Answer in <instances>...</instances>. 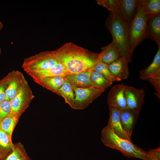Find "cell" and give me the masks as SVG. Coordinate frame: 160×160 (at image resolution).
<instances>
[{"mask_svg":"<svg viewBox=\"0 0 160 160\" xmlns=\"http://www.w3.org/2000/svg\"><path fill=\"white\" fill-rule=\"evenodd\" d=\"M19 116L10 113L0 122V129L4 131L11 138L13 131L17 122Z\"/></svg>","mask_w":160,"mask_h":160,"instance_id":"cell-24","label":"cell"},{"mask_svg":"<svg viewBox=\"0 0 160 160\" xmlns=\"http://www.w3.org/2000/svg\"><path fill=\"white\" fill-rule=\"evenodd\" d=\"M152 15L142 12L139 0L135 14L129 26L130 52L132 57L136 47L147 38V23Z\"/></svg>","mask_w":160,"mask_h":160,"instance_id":"cell-4","label":"cell"},{"mask_svg":"<svg viewBox=\"0 0 160 160\" xmlns=\"http://www.w3.org/2000/svg\"><path fill=\"white\" fill-rule=\"evenodd\" d=\"M90 80L92 87L104 91L113 83L101 74L94 71L91 73Z\"/></svg>","mask_w":160,"mask_h":160,"instance_id":"cell-23","label":"cell"},{"mask_svg":"<svg viewBox=\"0 0 160 160\" xmlns=\"http://www.w3.org/2000/svg\"><path fill=\"white\" fill-rule=\"evenodd\" d=\"M1 48L0 47V54H1Z\"/></svg>","mask_w":160,"mask_h":160,"instance_id":"cell-34","label":"cell"},{"mask_svg":"<svg viewBox=\"0 0 160 160\" xmlns=\"http://www.w3.org/2000/svg\"><path fill=\"white\" fill-rule=\"evenodd\" d=\"M6 100H10L18 93L26 80L21 72L13 70L5 76Z\"/></svg>","mask_w":160,"mask_h":160,"instance_id":"cell-8","label":"cell"},{"mask_svg":"<svg viewBox=\"0 0 160 160\" xmlns=\"http://www.w3.org/2000/svg\"><path fill=\"white\" fill-rule=\"evenodd\" d=\"M129 63L124 57H120L112 63L108 65L112 74L121 80L127 79L129 73L128 64Z\"/></svg>","mask_w":160,"mask_h":160,"instance_id":"cell-16","label":"cell"},{"mask_svg":"<svg viewBox=\"0 0 160 160\" xmlns=\"http://www.w3.org/2000/svg\"><path fill=\"white\" fill-rule=\"evenodd\" d=\"M34 97L28 82L25 81L17 95L10 100L11 113L19 116Z\"/></svg>","mask_w":160,"mask_h":160,"instance_id":"cell-7","label":"cell"},{"mask_svg":"<svg viewBox=\"0 0 160 160\" xmlns=\"http://www.w3.org/2000/svg\"><path fill=\"white\" fill-rule=\"evenodd\" d=\"M59 95L62 97L65 102L72 108L75 98V94L71 84L66 80L58 90Z\"/></svg>","mask_w":160,"mask_h":160,"instance_id":"cell-22","label":"cell"},{"mask_svg":"<svg viewBox=\"0 0 160 160\" xmlns=\"http://www.w3.org/2000/svg\"><path fill=\"white\" fill-rule=\"evenodd\" d=\"M52 52L60 63L71 73L94 69L100 61V53L92 52L71 42L66 43Z\"/></svg>","mask_w":160,"mask_h":160,"instance_id":"cell-1","label":"cell"},{"mask_svg":"<svg viewBox=\"0 0 160 160\" xmlns=\"http://www.w3.org/2000/svg\"><path fill=\"white\" fill-rule=\"evenodd\" d=\"M108 107L110 117L108 125L118 136L131 141V138L122 128L121 121L120 109L116 107Z\"/></svg>","mask_w":160,"mask_h":160,"instance_id":"cell-12","label":"cell"},{"mask_svg":"<svg viewBox=\"0 0 160 160\" xmlns=\"http://www.w3.org/2000/svg\"><path fill=\"white\" fill-rule=\"evenodd\" d=\"M93 71L100 73L106 78L113 82L121 81L115 76L110 70L108 65L100 61L94 67Z\"/></svg>","mask_w":160,"mask_h":160,"instance_id":"cell-26","label":"cell"},{"mask_svg":"<svg viewBox=\"0 0 160 160\" xmlns=\"http://www.w3.org/2000/svg\"><path fill=\"white\" fill-rule=\"evenodd\" d=\"M140 113L128 108L120 109L122 128L130 138Z\"/></svg>","mask_w":160,"mask_h":160,"instance_id":"cell-15","label":"cell"},{"mask_svg":"<svg viewBox=\"0 0 160 160\" xmlns=\"http://www.w3.org/2000/svg\"><path fill=\"white\" fill-rule=\"evenodd\" d=\"M5 76L0 80V103L6 100L5 93Z\"/></svg>","mask_w":160,"mask_h":160,"instance_id":"cell-32","label":"cell"},{"mask_svg":"<svg viewBox=\"0 0 160 160\" xmlns=\"http://www.w3.org/2000/svg\"><path fill=\"white\" fill-rule=\"evenodd\" d=\"M139 0H118L117 15L129 26L135 14Z\"/></svg>","mask_w":160,"mask_h":160,"instance_id":"cell-11","label":"cell"},{"mask_svg":"<svg viewBox=\"0 0 160 160\" xmlns=\"http://www.w3.org/2000/svg\"><path fill=\"white\" fill-rule=\"evenodd\" d=\"M15 147L11 138L4 131L0 129V160H4Z\"/></svg>","mask_w":160,"mask_h":160,"instance_id":"cell-21","label":"cell"},{"mask_svg":"<svg viewBox=\"0 0 160 160\" xmlns=\"http://www.w3.org/2000/svg\"><path fill=\"white\" fill-rule=\"evenodd\" d=\"M100 61L109 65L120 57L116 44L114 40L102 48L100 53Z\"/></svg>","mask_w":160,"mask_h":160,"instance_id":"cell-20","label":"cell"},{"mask_svg":"<svg viewBox=\"0 0 160 160\" xmlns=\"http://www.w3.org/2000/svg\"><path fill=\"white\" fill-rule=\"evenodd\" d=\"M4 160H30V159L24 150L18 147H15Z\"/></svg>","mask_w":160,"mask_h":160,"instance_id":"cell-27","label":"cell"},{"mask_svg":"<svg viewBox=\"0 0 160 160\" xmlns=\"http://www.w3.org/2000/svg\"><path fill=\"white\" fill-rule=\"evenodd\" d=\"M148 81L153 86L156 96L160 99V75L151 78Z\"/></svg>","mask_w":160,"mask_h":160,"instance_id":"cell-30","label":"cell"},{"mask_svg":"<svg viewBox=\"0 0 160 160\" xmlns=\"http://www.w3.org/2000/svg\"><path fill=\"white\" fill-rule=\"evenodd\" d=\"M11 112L10 101L5 100L0 103V122Z\"/></svg>","mask_w":160,"mask_h":160,"instance_id":"cell-29","label":"cell"},{"mask_svg":"<svg viewBox=\"0 0 160 160\" xmlns=\"http://www.w3.org/2000/svg\"><path fill=\"white\" fill-rule=\"evenodd\" d=\"M65 80V77L58 76L44 77L34 81L41 86L59 95L58 89Z\"/></svg>","mask_w":160,"mask_h":160,"instance_id":"cell-19","label":"cell"},{"mask_svg":"<svg viewBox=\"0 0 160 160\" xmlns=\"http://www.w3.org/2000/svg\"><path fill=\"white\" fill-rule=\"evenodd\" d=\"M101 134V140L106 146L119 151L128 157L150 160L147 151L133 143L131 141L118 136L108 125L103 129Z\"/></svg>","mask_w":160,"mask_h":160,"instance_id":"cell-2","label":"cell"},{"mask_svg":"<svg viewBox=\"0 0 160 160\" xmlns=\"http://www.w3.org/2000/svg\"><path fill=\"white\" fill-rule=\"evenodd\" d=\"M93 69L77 73L70 74L65 76V79L71 86L84 88L92 86L90 76Z\"/></svg>","mask_w":160,"mask_h":160,"instance_id":"cell-14","label":"cell"},{"mask_svg":"<svg viewBox=\"0 0 160 160\" xmlns=\"http://www.w3.org/2000/svg\"><path fill=\"white\" fill-rule=\"evenodd\" d=\"M140 78L147 80L155 76L160 75V46L151 63L145 68L140 71Z\"/></svg>","mask_w":160,"mask_h":160,"instance_id":"cell-18","label":"cell"},{"mask_svg":"<svg viewBox=\"0 0 160 160\" xmlns=\"http://www.w3.org/2000/svg\"><path fill=\"white\" fill-rule=\"evenodd\" d=\"M106 25L116 44L120 57H125L131 63L132 57L130 52L129 25L117 15L110 12Z\"/></svg>","mask_w":160,"mask_h":160,"instance_id":"cell-3","label":"cell"},{"mask_svg":"<svg viewBox=\"0 0 160 160\" xmlns=\"http://www.w3.org/2000/svg\"><path fill=\"white\" fill-rule=\"evenodd\" d=\"M72 87L75 97L72 108L74 109L82 110L85 108L105 91L92 86L84 88L73 87Z\"/></svg>","mask_w":160,"mask_h":160,"instance_id":"cell-6","label":"cell"},{"mask_svg":"<svg viewBox=\"0 0 160 160\" xmlns=\"http://www.w3.org/2000/svg\"><path fill=\"white\" fill-rule=\"evenodd\" d=\"M125 96L127 108L140 112L144 101V89L126 85Z\"/></svg>","mask_w":160,"mask_h":160,"instance_id":"cell-9","label":"cell"},{"mask_svg":"<svg viewBox=\"0 0 160 160\" xmlns=\"http://www.w3.org/2000/svg\"><path fill=\"white\" fill-rule=\"evenodd\" d=\"M147 38L155 41L160 46V13L152 15L147 23Z\"/></svg>","mask_w":160,"mask_h":160,"instance_id":"cell-17","label":"cell"},{"mask_svg":"<svg viewBox=\"0 0 160 160\" xmlns=\"http://www.w3.org/2000/svg\"><path fill=\"white\" fill-rule=\"evenodd\" d=\"M33 80L49 77L62 76L65 77L67 75L72 74L68 71L61 63H58L49 68L42 70L27 73Z\"/></svg>","mask_w":160,"mask_h":160,"instance_id":"cell-13","label":"cell"},{"mask_svg":"<svg viewBox=\"0 0 160 160\" xmlns=\"http://www.w3.org/2000/svg\"><path fill=\"white\" fill-rule=\"evenodd\" d=\"M125 85L123 84H117L111 89L107 97L108 107H116L120 109L127 108L125 96Z\"/></svg>","mask_w":160,"mask_h":160,"instance_id":"cell-10","label":"cell"},{"mask_svg":"<svg viewBox=\"0 0 160 160\" xmlns=\"http://www.w3.org/2000/svg\"><path fill=\"white\" fill-rule=\"evenodd\" d=\"M3 25L2 23L0 21V31L3 28Z\"/></svg>","mask_w":160,"mask_h":160,"instance_id":"cell-33","label":"cell"},{"mask_svg":"<svg viewBox=\"0 0 160 160\" xmlns=\"http://www.w3.org/2000/svg\"><path fill=\"white\" fill-rule=\"evenodd\" d=\"M147 153L150 160H160V147L156 149H150Z\"/></svg>","mask_w":160,"mask_h":160,"instance_id":"cell-31","label":"cell"},{"mask_svg":"<svg viewBox=\"0 0 160 160\" xmlns=\"http://www.w3.org/2000/svg\"><path fill=\"white\" fill-rule=\"evenodd\" d=\"M142 12L154 15L160 13V0H140Z\"/></svg>","mask_w":160,"mask_h":160,"instance_id":"cell-25","label":"cell"},{"mask_svg":"<svg viewBox=\"0 0 160 160\" xmlns=\"http://www.w3.org/2000/svg\"><path fill=\"white\" fill-rule=\"evenodd\" d=\"M59 63L52 51H45L25 58L22 68L27 73L47 69Z\"/></svg>","mask_w":160,"mask_h":160,"instance_id":"cell-5","label":"cell"},{"mask_svg":"<svg viewBox=\"0 0 160 160\" xmlns=\"http://www.w3.org/2000/svg\"><path fill=\"white\" fill-rule=\"evenodd\" d=\"M97 4L107 9L110 12L117 15L119 9L118 0L97 1Z\"/></svg>","mask_w":160,"mask_h":160,"instance_id":"cell-28","label":"cell"}]
</instances>
